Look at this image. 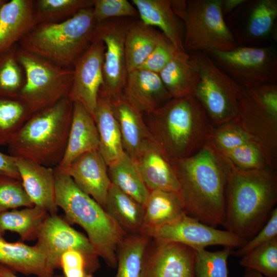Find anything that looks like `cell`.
<instances>
[{"label":"cell","mask_w":277,"mask_h":277,"mask_svg":"<svg viewBox=\"0 0 277 277\" xmlns=\"http://www.w3.org/2000/svg\"><path fill=\"white\" fill-rule=\"evenodd\" d=\"M179 51L163 34L153 50L138 69L159 73Z\"/></svg>","instance_id":"f6af8a7d"},{"label":"cell","mask_w":277,"mask_h":277,"mask_svg":"<svg viewBox=\"0 0 277 277\" xmlns=\"http://www.w3.org/2000/svg\"><path fill=\"white\" fill-rule=\"evenodd\" d=\"M240 264L266 277H277V236L241 257Z\"/></svg>","instance_id":"74e56055"},{"label":"cell","mask_w":277,"mask_h":277,"mask_svg":"<svg viewBox=\"0 0 277 277\" xmlns=\"http://www.w3.org/2000/svg\"><path fill=\"white\" fill-rule=\"evenodd\" d=\"M159 74L172 98L193 95L199 79L186 51H179Z\"/></svg>","instance_id":"f1b7e54d"},{"label":"cell","mask_w":277,"mask_h":277,"mask_svg":"<svg viewBox=\"0 0 277 277\" xmlns=\"http://www.w3.org/2000/svg\"><path fill=\"white\" fill-rule=\"evenodd\" d=\"M35 244L45 255L50 268L60 267L62 255L76 250L89 255H97L88 238L72 227L57 214L49 215L43 224Z\"/></svg>","instance_id":"2e32d148"},{"label":"cell","mask_w":277,"mask_h":277,"mask_svg":"<svg viewBox=\"0 0 277 277\" xmlns=\"http://www.w3.org/2000/svg\"><path fill=\"white\" fill-rule=\"evenodd\" d=\"M93 117L98 134V151L108 166L124 151L118 124L110 98L100 90Z\"/></svg>","instance_id":"4316f807"},{"label":"cell","mask_w":277,"mask_h":277,"mask_svg":"<svg viewBox=\"0 0 277 277\" xmlns=\"http://www.w3.org/2000/svg\"><path fill=\"white\" fill-rule=\"evenodd\" d=\"M98 256L89 255L76 250H70L61 256L60 267L64 277H93L100 267Z\"/></svg>","instance_id":"60d3db41"},{"label":"cell","mask_w":277,"mask_h":277,"mask_svg":"<svg viewBox=\"0 0 277 277\" xmlns=\"http://www.w3.org/2000/svg\"><path fill=\"white\" fill-rule=\"evenodd\" d=\"M92 8L97 24L110 18H139L136 8L127 0H94Z\"/></svg>","instance_id":"ee69618b"},{"label":"cell","mask_w":277,"mask_h":277,"mask_svg":"<svg viewBox=\"0 0 277 277\" xmlns=\"http://www.w3.org/2000/svg\"><path fill=\"white\" fill-rule=\"evenodd\" d=\"M109 97L118 124L124 151L134 160L143 144L151 137L143 113L132 106L122 93Z\"/></svg>","instance_id":"603a6c76"},{"label":"cell","mask_w":277,"mask_h":277,"mask_svg":"<svg viewBox=\"0 0 277 277\" xmlns=\"http://www.w3.org/2000/svg\"><path fill=\"white\" fill-rule=\"evenodd\" d=\"M33 0L8 1L0 11V54L18 44L36 25Z\"/></svg>","instance_id":"cb8c5ba5"},{"label":"cell","mask_w":277,"mask_h":277,"mask_svg":"<svg viewBox=\"0 0 277 277\" xmlns=\"http://www.w3.org/2000/svg\"><path fill=\"white\" fill-rule=\"evenodd\" d=\"M104 44L95 32L92 41L75 62L68 97L81 103L93 116L99 91L103 84Z\"/></svg>","instance_id":"9a60e30c"},{"label":"cell","mask_w":277,"mask_h":277,"mask_svg":"<svg viewBox=\"0 0 277 277\" xmlns=\"http://www.w3.org/2000/svg\"><path fill=\"white\" fill-rule=\"evenodd\" d=\"M32 114L19 98L0 96V146L8 145Z\"/></svg>","instance_id":"e575fe53"},{"label":"cell","mask_w":277,"mask_h":277,"mask_svg":"<svg viewBox=\"0 0 277 277\" xmlns=\"http://www.w3.org/2000/svg\"><path fill=\"white\" fill-rule=\"evenodd\" d=\"M195 255L187 246L151 239L141 277H195Z\"/></svg>","instance_id":"e0dca14e"},{"label":"cell","mask_w":277,"mask_h":277,"mask_svg":"<svg viewBox=\"0 0 277 277\" xmlns=\"http://www.w3.org/2000/svg\"><path fill=\"white\" fill-rule=\"evenodd\" d=\"M18 44L0 54V96L17 98L25 83V71L18 62Z\"/></svg>","instance_id":"8d00e7d4"},{"label":"cell","mask_w":277,"mask_h":277,"mask_svg":"<svg viewBox=\"0 0 277 277\" xmlns=\"http://www.w3.org/2000/svg\"><path fill=\"white\" fill-rule=\"evenodd\" d=\"M263 153L267 166L277 170V84L243 88L234 120Z\"/></svg>","instance_id":"52a82bcc"},{"label":"cell","mask_w":277,"mask_h":277,"mask_svg":"<svg viewBox=\"0 0 277 277\" xmlns=\"http://www.w3.org/2000/svg\"><path fill=\"white\" fill-rule=\"evenodd\" d=\"M276 0H245L225 18L239 46H263L275 39Z\"/></svg>","instance_id":"7c38bea8"},{"label":"cell","mask_w":277,"mask_h":277,"mask_svg":"<svg viewBox=\"0 0 277 277\" xmlns=\"http://www.w3.org/2000/svg\"><path fill=\"white\" fill-rule=\"evenodd\" d=\"M0 277H18L14 272L0 264ZM50 277H64V275H53Z\"/></svg>","instance_id":"681fc988"},{"label":"cell","mask_w":277,"mask_h":277,"mask_svg":"<svg viewBox=\"0 0 277 277\" xmlns=\"http://www.w3.org/2000/svg\"><path fill=\"white\" fill-rule=\"evenodd\" d=\"M223 156L227 169L224 227L247 241L262 229L275 208L276 171L269 167L242 169Z\"/></svg>","instance_id":"7a4b0ae2"},{"label":"cell","mask_w":277,"mask_h":277,"mask_svg":"<svg viewBox=\"0 0 277 277\" xmlns=\"http://www.w3.org/2000/svg\"><path fill=\"white\" fill-rule=\"evenodd\" d=\"M129 23L125 18H116L96 25L95 32L105 46L103 84L100 90L109 97L121 93L126 81L125 39Z\"/></svg>","instance_id":"5bb4252c"},{"label":"cell","mask_w":277,"mask_h":277,"mask_svg":"<svg viewBox=\"0 0 277 277\" xmlns=\"http://www.w3.org/2000/svg\"><path fill=\"white\" fill-rule=\"evenodd\" d=\"M17 58L25 74L20 99L33 114L68 97L73 80V68L60 66L21 48Z\"/></svg>","instance_id":"30bf717a"},{"label":"cell","mask_w":277,"mask_h":277,"mask_svg":"<svg viewBox=\"0 0 277 277\" xmlns=\"http://www.w3.org/2000/svg\"><path fill=\"white\" fill-rule=\"evenodd\" d=\"M98 148V134L92 115L81 103L73 102L66 149L57 167L64 169L83 154Z\"/></svg>","instance_id":"7402d4cb"},{"label":"cell","mask_w":277,"mask_h":277,"mask_svg":"<svg viewBox=\"0 0 277 277\" xmlns=\"http://www.w3.org/2000/svg\"><path fill=\"white\" fill-rule=\"evenodd\" d=\"M163 33L141 21L129 23L125 39L128 73L137 69L153 50Z\"/></svg>","instance_id":"4dcf8cb0"},{"label":"cell","mask_w":277,"mask_h":277,"mask_svg":"<svg viewBox=\"0 0 277 277\" xmlns=\"http://www.w3.org/2000/svg\"><path fill=\"white\" fill-rule=\"evenodd\" d=\"M134 161L149 191L163 190L178 192L179 184L171 161L152 136L143 144Z\"/></svg>","instance_id":"d6986e66"},{"label":"cell","mask_w":277,"mask_h":277,"mask_svg":"<svg viewBox=\"0 0 277 277\" xmlns=\"http://www.w3.org/2000/svg\"><path fill=\"white\" fill-rule=\"evenodd\" d=\"M220 153L234 166L242 169L253 170L268 167L261 150L252 142Z\"/></svg>","instance_id":"7bdbcfd3"},{"label":"cell","mask_w":277,"mask_h":277,"mask_svg":"<svg viewBox=\"0 0 277 277\" xmlns=\"http://www.w3.org/2000/svg\"><path fill=\"white\" fill-rule=\"evenodd\" d=\"M171 161L185 214L215 228L224 226L227 169L223 155L209 140L194 155Z\"/></svg>","instance_id":"6da1fadb"},{"label":"cell","mask_w":277,"mask_h":277,"mask_svg":"<svg viewBox=\"0 0 277 277\" xmlns=\"http://www.w3.org/2000/svg\"><path fill=\"white\" fill-rule=\"evenodd\" d=\"M141 233L155 240L178 243L194 250L213 245L239 248L247 242L227 230H220L185 215L160 227Z\"/></svg>","instance_id":"4fadbf2b"},{"label":"cell","mask_w":277,"mask_h":277,"mask_svg":"<svg viewBox=\"0 0 277 277\" xmlns=\"http://www.w3.org/2000/svg\"><path fill=\"white\" fill-rule=\"evenodd\" d=\"M144 208L142 230L165 225L186 215L179 194L174 191L163 190L149 191Z\"/></svg>","instance_id":"f546056e"},{"label":"cell","mask_w":277,"mask_h":277,"mask_svg":"<svg viewBox=\"0 0 277 277\" xmlns=\"http://www.w3.org/2000/svg\"><path fill=\"white\" fill-rule=\"evenodd\" d=\"M97 23L93 8L64 21L36 25L18 46L61 67L72 68L93 37Z\"/></svg>","instance_id":"8992f818"},{"label":"cell","mask_w":277,"mask_h":277,"mask_svg":"<svg viewBox=\"0 0 277 277\" xmlns=\"http://www.w3.org/2000/svg\"><path fill=\"white\" fill-rule=\"evenodd\" d=\"M108 170L112 184L144 206L149 190L133 159L124 152L108 166Z\"/></svg>","instance_id":"d6a6232c"},{"label":"cell","mask_w":277,"mask_h":277,"mask_svg":"<svg viewBox=\"0 0 277 277\" xmlns=\"http://www.w3.org/2000/svg\"><path fill=\"white\" fill-rule=\"evenodd\" d=\"M61 170L67 174L82 191L104 208L111 183L108 165L98 150L83 154L68 167Z\"/></svg>","instance_id":"ac0fdd59"},{"label":"cell","mask_w":277,"mask_h":277,"mask_svg":"<svg viewBox=\"0 0 277 277\" xmlns=\"http://www.w3.org/2000/svg\"><path fill=\"white\" fill-rule=\"evenodd\" d=\"M188 53L190 63L199 76L193 95L203 107L213 125L234 120L243 88L222 70L205 51Z\"/></svg>","instance_id":"ba28073f"},{"label":"cell","mask_w":277,"mask_h":277,"mask_svg":"<svg viewBox=\"0 0 277 277\" xmlns=\"http://www.w3.org/2000/svg\"><path fill=\"white\" fill-rule=\"evenodd\" d=\"M0 264L26 275L50 277L54 275L45 255L36 245L31 246L22 242L10 243L2 236Z\"/></svg>","instance_id":"d4e9b609"},{"label":"cell","mask_w":277,"mask_h":277,"mask_svg":"<svg viewBox=\"0 0 277 277\" xmlns=\"http://www.w3.org/2000/svg\"><path fill=\"white\" fill-rule=\"evenodd\" d=\"M122 93L142 113L152 111L172 98L159 73L140 69L128 73Z\"/></svg>","instance_id":"ffe728a7"},{"label":"cell","mask_w":277,"mask_h":277,"mask_svg":"<svg viewBox=\"0 0 277 277\" xmlns=\"http://www.w3.org/2000/svg\"><path fill=\"white\" fill-rule=\"evenodd\" d=\"M54 169L56 206L63 210L69 224H76L85 231L98 256L109 267L116 268L117 248L127 234L67 174L57 167Z\"/></svg>","instance_id":"277c9868"},{"label":"cell","mask_w":277,"mask_h":277,"mask_svg":"<svg viewBox=\"0 0 277 277\" xmlns=\"http://www.w3.org/2000/svg\"><path fill=\"white\" fill-rule=\"evenodd\" d=\"M195 251V277H228L227 260L232 254V248L224 247L214 252L200 248Z\"/></svg>","instance_id":"f35d334b"},{"label":"cell","mask_w":277,"mask_h":277,"mask_svg":"<svg viewBox=\"0 0 277 277\" xmlns=\"http://www.w3.org/2000/svg\"><path fill=\"white\" fill-rule=\"evenodd\" d=\"M140 21L146 25L156 27L181 51L183 47L184 27L173 11L170 0H132Z\"/></svg>","instance_id":"484cf974"},{"label":"cell","mask_w":277,"mask_h":277,"mask_svg":"<svg viewBox=\"0 0 277 277\" xmlns=\"http://www.w3.org/2000/svg\"><path fill=\"white\" fill-rule=\"evenodd\" d=\"M151 239L141 233L128 234L116 250L115 277H141L145 255Z\"/></svg>","instance_id":"836d02e7"},{"label":"cell","mask_w":277,"mask_h":277,"mask_svg":"<svg viewBox=\"0 0 277 277\" xmlns=\"http://www.w3.org/2000/svg\"><path fill=\"white\" fill-rule=\"evenodd\" d=\"M277 236V208L272 211L268 220L262 229L251 239L234 252V255L242 257L260 245Z\"/></svg>","instance_id":"bcb514c9"},{"label":"cell","mask_w":277,"mask_h":277,"mask_svg":"<svg viewBox=\"0 0 277 277\" xmlns=\"http://www.w3.org/2000/svg\"><path fill=\"white\" fill-rule=\"evenodd\" d=\"M16 164L24 188L34 206L50 215L57 214L54 168L25 159L16 158Z\"/></svg>","instance_id":"44dd1931"},{"label":"cell","mask_w":277,"mask_h":277,"mask_svg":"<svg viewBox=\"0 0 277 277\" xmlns=\"http://www.w3.org/2000/svg\"><path fill=\"white\" fill-rule=\"evenodd\" d=\"M245 0H222L221 10L224 18L227 17Z\"/></svg>","instance_id":"c3c4849f"},{"label":"cell","mask_w":277,"mask_h":277,"mask_svg":"<svg viewBox=\"0 0 277 277\" xmlns=\"http://www.w3.org/2000/svg\"><path fill=\"white\" fill-rule=\"evenodd\" d=\"M8 2L7 0H0V11L4 5Z\"/></svg>","instance_id":"816d5d0a"},{"label":"cell","mask_w":277,"mask_h":277,"mask_svg":"<svg viewBox=\"0 0 277 277\" xmlns=\"http://www.w3.org/2000/svg\"><path fill=\"white\" fill-rule=\"evenodd\" d=\"M242 277H266L262 274L249 269H246Z\"/></svg>","instance_id":"f907efd6"},{"label":"cell","mask_w":277,"mask_h":277,"mask_svg":"<svg viewBox=\"0 0 277 277\" xmlns=\"http://www.w3.org/2000/svg\"><path fill=\"white\" fill-rule=\"evenodd\" d=\"M16 158L0 152V174L21 180L16 164Z\"/></svg>","instance_id":"7dc6e473"},{"label":"cell","mask_w":277,"mask_h":277,"mask_svg":"<svg viewBox=\"0 0 277 277\" xmlns=\"http://www.w3.org/2000/svg\"><path fill=\"white\" fill-rule=\"evenodd\" d=\"M104 209L127 235L141 233L144 206L112 184Z\"/></svg>","instance_id":"83f0119b"},{"label":"cell","mask_w":277,"mask_h":277,"mask_svg":"<svg viewBox=\"0 0 277 277\" xmlns=\"http://www.w3.org/2000/svg\"><path fill=\"white\" fill-rule=\"evenodd\" d=\"M33 206L21 180L0 174V212L9 209Z\"/></svg>","instance_id":"b9f144b4"},{"label":"cell","mask_w":277,"mask_h":277,"mask_svg":"<svg viewBox=\"0 0 277 277\" xmlns=\"http://www.w3.org/2000/svg\"><path fill=\"white\" fill-rule=\"evenodd\" d=\"M49 214L36 206L0 212V236L7 231L19 234L22 241L36 240L41 228Z\"/></svg>","instance_id":"1f68e13d"},{"label":"cell","mask_w":277,"mask_h":277,"mask_svg":"<svg viewBox=\"0 0 277 277\" xmlns=\"http://www.w3.org/2000/svg\"><path fill=\"white\" fill-rule=\"evenodd\" d=\"M209 140L220 152L231 150L245 143L252 142L249 136L235 120L220 125H213Z\"/></svg>","instance_id":"ab89813d"},{"label":"cell","mask_w":277,"mask_h":277,"mask_svg":"<svg viewBox=\"0 0 277 277\" xmlns=\"http://www.w3.org/2000/svg\"><path fill=\"white\" fill-rule=\"evenodd\" d=\"M222 0H187L176 15L184 27L186 52L230 51L238 46L221 10Z\"/></svg>","instance_id":"9c48e42d"},{"label":"cell","mask_w":277,"mask_h":277,"mask_svg":"<svg viewBox=\"0 0 277 277\" xmlns=\"http://www.w3.org/2000/svg\"><path fill=\"white\" fill-rule=\"evenodd\" d=\"M73 107L67 97L32 114L7 145L9 154L46 167L58 166L66 149Z\"/></svg>","instance_id":"5b68a950"},{"label":"cell","mask_w":277,"mask_h":277,"mask_svg":"<svg viewBox=\"0 0 277 277\" xmlns=\"http://www.w3.org/2000/svg\"><path fill=\"white\" fill-rule=\"evenodd\" d=\"M143 115L152 138L171 161L199 151L209 141L213 127L193 95L172 98Z\"/></svg>","instance_id":"3957f363"},{"label":"cell","mask_w":277,"mask_h":277,"mask_svg":"<svg viewBox=\"0 0 277 277\" xmlns=\"http://www.w3.org/2000/svg\"><path fill=\"white\" fill-rule=\"evenodd\" d=\"M93 4L94 0H33L36 25L64 21Z\"/></svg>","instance_id":"d590c367"},{"label":"cell","mask_w":277,"mask_h":277,"mask_svg":"<svg viewBox=\"0 0 277 277\" xmlns=\"http://www.w3.org/2000/svg\"><path fill=\"white\" fill-rule=\"evenodd\" d=\"M206 52L222 70L243 88L277 84V54L275 47L271 44L238 46L230 51L211 50Z\"/></svg>","instance_id":"8fae6325"}]
</instances>
